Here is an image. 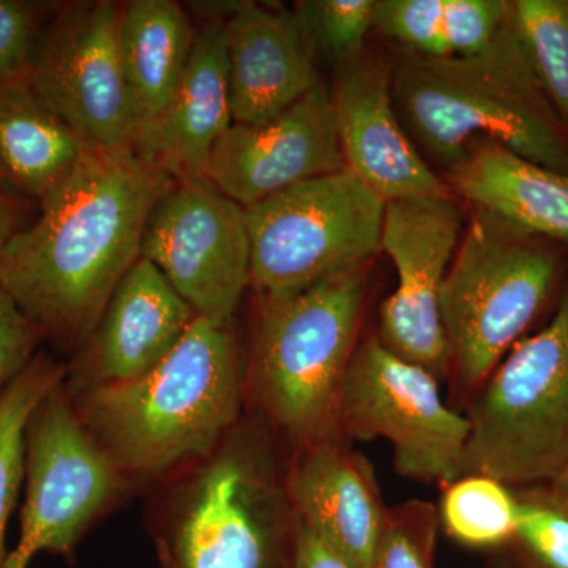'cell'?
Here are the masks:
<instances>
[{
  "label": "cell",
  "mask_w": 568,
  "mask_h": 568,
  "mask_svg": "<svg viewBox=\"0 0 568 568\" xmlns=\"http://www.w3.org/2000/svg\"><path fill=\"white\" fill-rule=\"evenodd\" d=\"M462 231V209L450 194L386 203L381 250L398 284L381 305L379 342L436 377L452 365L440 297Z\"/></svg>",
  "instance_id": "cell-13"
},
{
  "label": "cell",
  "mask_w": 568,
  "mask_h": 568,
  "mask_svg": "<svg viewBox=\"0 0 568 568\" xmlns=\"http://www.w3.org/2000/svg\"><path fill=\"white\" fill-rule=\"evenodd\" d=\"M558 261L534 239L474 213L440 297L452 364L484 386L548 301Z\"/></svg>",
  "instance_id": "cell-8"
},
{
  "label": "cell",
  "mask_w": 568,
  "mask_h": 568,
  "mask_svg": "<svg viewBox=\"0 0 568 568\" xmlns=\"http://www.w3.org/2000/svg\"><path fill=\"white\" fill-rule=\"evenodd\" d=\"M294 514L257 448L231 435L197 463L156 534L163 568H293Z\"/></svg>",
  "instance_id": "cell-5"
},
{
  "label": "cell",
  "mask_w": 568,
  "mask_h": 568,
  "mask_svg": "<svg viewBox=\"0 0 568 568\" xmlns=\"http://www.w3.org/2000/svg\"><path fill=\"white\" fill-rule=\"evenodd\" d=\"M196 33L189 11L174 0L122 3L119 55L141 125L160 114L174 95L192 59Z\"/></svg>",
  "instance_id": "cell-22"
},
{
  "label": "cell",
  "mask_w": 568,
  "mask_h": 568,
  "mask_svg": "<svg viewBox=\"0 0 568 568\" xmlns=\"http://www.w3.org/2000/svg\"><path fill=\"white\" fill-rule=\"evenodd\" d=\"M67 366L39 351L28 366L0 390V568L9 559L7 528L26 480V436L44 398L65 383Z\"/></svg>",
  "instance_id": "cell-24"
},
{
  "label": "cell",
  "mask_w": 568,
  "mask_h": 568,
  "mask_svg": "<svg viewBox=\"0 0 568 568\" xmlns=\"http://www.w3.org/2000/svg\"><path fill=\"white\" fill-rule=\"evenodd\" d=\"M450 181L476 212L514 233L568 242L567 173L477 140L450 168Z\"/></svg>",
  "instance_id": "cell-20"
},
{
  "label": "cell",
  "mask_w": 568,
  "mask_h": 568,
  "mask_svg": "<svg viewBox=\"0 0 568 568\" xmlns=\"http://www.w3.org/2000/svg\"><path fill=\"white\" fill-rule=\"evenodd\" d=\"M377 0H304L294 7L316 55L339 69L361 61L366 36L375 26Z\"/></svg>",
  "instance_id": "cell-27"
},
{
  "label": "cell",
  "mask_w": 568,
  "mask_h": 568,
  "mask_svg": "<svg viewBox=\"0 0 568 568\" xmlns=\"http://www.w3.org/2000/svg\"><path fill=\"white\" fill-rule=\"evenodd\" d=\"M439 519L467 547H497L517 537L518 496L496 478L463 476L447 485Z\"/></svg>",
  "instance_id": "cell-25"
},
{
  "label": "cell",
  "mask_w": 568,
  "mask_h": 568,
  "mask_svg": "<svg viewBox=\"0 0 568 568\" xmlns=\"http://www.w3.org/2000/svg\"><path fill=\"white\" fill-rule=\"evenodd\" d=\"M141 256L162 272L193 312L231 325L252 286V250L245 209L207 179L175 182L156 201Z\"/></svg>",
  "instance_id": "cell-12"
},
{
  "label": "cell",
  "mask_w": 568,
  "mask_h": 568,
  "mask_svg": "<svg viewBox=\"0 0 568 568\" xmlns=\"http://www.w3.org/2000/svg\"><path fill=\"white\" fill-rule=\"evenodd\" d=\"M384 213L386 201L346 168L245 209L260 306L365 267L381 250Z\"/></svg>",
  "instance_id": "cell-7"
},
{
  "label": "cell",
  "mask_w": 568,
  "mask_h": 568,
  "mask_svg": "<svg viewBox=\"0 0 568 568\" xmlns=\"http://www.w3.org/2000/svg\"><path fill=\"white\" fill-rule=\"evenodd\" d=\"M40 332L0 287V390L9 386L40 351Z\"/></svg>",
  "instance_id": "cell-31"
},
{
  "label": "cell",
  "mask_w": 568,
  "mask_h": 568,
  "mask_svg": "<svg viewBox=\"0 0 568 568\" xmlns=\"http://www.w3.org/2000/svg\"><path fill=\"white\" fill-rule=\"evenodd\" d=\"M545 95L568 130V0H514Z\"/></svg>",
  "instance_id": "cell-26"
},
{
  "label": "cell",
  "mask_w": 568,
  "mask_h": 568,
  "mask_svg": "<svg viewBox=\"0 0 568 568\" xmlns=\"http://www.w3.org/2000/svg\"><path fill=\"white\" fill-rule=\"evenodd\" d=\"M517 540L532 568H568V503L551 488L517 495Z\"/></svg>",
  "instance_id": "cell-28"
},
{
  "label": "cell",
  "mask_w": 568,
  "mask_h": 568,
  "mask_svg": "<svg viewBox=\"0 0 568 568\" xmlns=\"http://www.w3.org/2000/svg\"><path fill=\"white\" fill-rule=\"evenodd\" d=\"M392 99L410 140L450 170L470 142L489 140L568 174V130L545 95L517 17L485 50L432 59L403 51Z\"/></svg>",
  "instance_id": "cell-3"
},
{
  "label": "cell",
  "mask_w": 568,
  "mask_h": 568,
  "mask_svg": "<svg viewBox=\"0 0 568 568\" xmlns=\"http://www.w3.org/2000/svg\"><path fill=\"white\" fill-rule=\"evenodd\" d=\"M121 6H59L33 59L31 78L63 123L93 152L133 151L141 121L118 47Z\"/></svg>",
  "instance_id": "cell-11"
},
{
  "label": "cell",
  "mask_w": 568,
  "mask_h": 568,
  "mask_svg": "<svg viewBox=\"0 0 568 568\" xmlns=\"http://www.w3.org/2000/svg\"><path fill=\"white\" fill-rule=\"evenodd\" d=\"M338 428L354 439L387 440L399 476L444 485L463 477L469 418L444 403L436 376L379 339L354 351L339 395Z\"/></svg>",
  "instance_id": "cell-9"
},
{
  "label": "cell",
  "mask_w": 568,
  "mask_h": 568,
  "mask_svg": "<svg viewBox=\"0 0 568 568\" xmlns=\"http://www.w3.org/2000/svg\"><path fill=\"white\" fill-rule=\"evenodd\" d=\"M174 181L133 151L85 153L0 253V287L41 338L82 345L141 257L153 205Z\"/></svg>",
  "instance_id": "cell-1"
},
{
  "label": "cell",
  "mask_w": 568,
  "mask_h": 568,
  "mask_svg": "<svg viewBox=\"0 0 568 568\" xmlns=\"http://www.w3.org/2000/svg\"><path fill=\"white\" fill-rule=\"evenodd\" d=\"M514 17L510 0H377L373 29L432 59L480 52Z\"/></svg>",
  "instance_id": "cell-23"
},
{
  "label": "cell",
  "mask_w": 568,
  "mask_h": 568,
  "mask_svg": "<svg viewBox=\"0 0 568 568\" xmlns=\"http://www.w3.org/2000/svg\"><path fill=\"white\" fill-rule=\"evenodd\" d=\"M162 272L140 257L111 295L71 369L67 394L118 386L151 372L196 321Z\"/></svg>",
  "instance_id": "cell-15"
},
{
  "label": "cell",
  "mask_w": 568,
  "mask_h": 568,
  "mask_svg": "<svg viewBox=\"0 0 568 568\" xmlns=\"http://www.w3.org/2000/svg\"><path fill=\"white\" fill-rule=\"evenodd\" d=\"M549 488L568 503V463L562 473L549 484Z\"/></svg>",
  "instance_id": "cell-34"
},
{
  "label": "cell",
  "mask_w": 568,
  "mask_h": 568,
  "mask_svg": "<svg viewBox=\"0 0 568 568\" xmlns=\"http://www.w3.org/2000/svg\"><path fill=\"white\" fill-rule=\"evenodd\" d=\"M437 518L435 508L424 503L388 511L369 568H433Z\"/></svg>",
  "instance_id": "cell-29"
},
{
  "label": "cell",
  "mask_w": 568,
  "mask_h": 568,
  "mask_svg": "<svg viewBox=\"0 0 568 568\" xmlns=\"http://www.w3.org/2000/svg\"><path fill=\"white\" fill-rule=\"evenodd\" d=\"M233 123L224 20H211L196 33L174 95L142 123L133 152L174 182L205 179L213 149Z\"/></svg>",
  "instance_id": "cell-19"
},
{
  "label": "cell",
  "mask_w": 568,
  "mask_h": 568,
  "mask_svg": "<svg viewBox=\"0 0 568 568\" xmlns=\"http://www.w3.org/2000/svg\"><path fill=\"white\" fill-rule=\"evenodd\" d=\"M234 123L260 125L320 84L316 52L294 10L241 2L224 21Z\"/></svg>",
  "instance_id": "cell-18"
},
{
  "label": "cell",
  "mask_w": 568,
  "mask_h": 568,
  "mask_svg": "<svg viewBox=\"0 0 568 568\" xmlns=\"http://www.w3.org/2000/svg\"><path fill=\"white\" fill-rule=\"evenodd\" d=\"M339 70L332 93L346 170L386 203L450 194L399 121L390 69L362 58Z\"/></svg>",
  "instance_id": "cell-16"
},
{
  "label": "cell",
  "mask_w": 568,
  "mask_h": 568,
  "mask_svg": "<svg viewBox=\"0 0 568 568\" xmlns=\"http://www.w3.org/2000/svg\"><path fill=\"white\" fill-rule=\"evenodd\" d=\"M122 484V474L78 417L63 384L52 390L29 422L20 540L6 568H28L39 552L70 558Z\"/></svg>",
  "instance_id": "cell-10"
},
{
  "label": "cell",
  "mask_w": 568,
  "mask_h": 568,
  "mask_svg": "<svg viewBox=\"0 0 568 568\" xmlns=\"http://www.w3.org/2000/svg\"><path fill=\"white\" fill-rule=\"evenodd\" d=\"M245 368L231 325L196 317L151 372L69 395L123 477L155 478L197 465L237 425Z\"/></svg>",
  "instance_id": "cell-2"
},
{
  "label": "cell",
  "mask_w": 568,
  "mask_h": 568,
  "mask_svg": "<svg viewBox=\"0 0 568 568\" xmlns=\"http://www.w3.org/2000/svg\"><path fill=\"white\" fill-rule=\"evenodd\" d=\"M301 525L353 568H369L388 511L368 459L336 437L301 448L286 477Z\"/></svg>",
  "instance_id": "cell-17"
},
{
  "label": "cell",
  "mask_w": 568,
  "mask_h": 568,
  "mask_svg": "<svg viewBox=\"0 0 568 568\" xmlns=\"http://www.w3.org/2000/svg\"><path fill=\"white\" fill-rule=\"evenodd\" d=\"M365 295V267L261 306L253 381L265 413L298 447L336 437L338 403Z\"/></svg>",
  "instance_id": "cell-4"
},
{
  "label": "cell",
  "mask_w": 568,
  "mask_h": 568,
  "mask_svg": "<svg viewBox=\"0 0 568 568\" xmlns=\"http://www.w3.org/2000/svg\"><path fill=\"white\" fill-rule=\"evenodd\" d=\"M293 568H353L295 519Z\"/></svg>",
  "instance_id": "cell-32"
},
{
  "label": "cell",
  "mask_w": 568,
  "mask_h": 568,
  "mask_svg": "<svg viewBox=\"0 0 568 568\" xmlns=\"http://www.w3.org/2000/svg\"><path fill=\"white\" fill-rule=\"evenodd\" d=\"M55 9L48 2L0 0V82L29 77Z\"/></svg>",
  "instance_id": "cell-30"
},
{
  "label": "cell",
  "mask_w": 568,
  "mask_h": 568,
  "mask_svg": "<svg viewBox=\"0 0 568 568\" xmlns=\"http://www.w3.org/2000/svg\"><path fill=\"white\" fill-rule=\"evenodd\" d=\"M463 476L551 484L568 463V293L547 327L519 339L469 414Z\"/></svg>",
  "instance_id": "cell-6"
},
{
  "label": "cell",
  "mask_w": 568,
  "mask_h": 568,
  "mask_svg": "<svg viewBox=\"0 0 568 568\" xmlns=\"http://www.w3.org/2000/svg\"><path fill=\"white\" fill-rule=\"evenodd\" d=\"M345 168L334 93L321 81L271 121L233 123L216 142L205 179L248 209L298 183Z\"/></svg>",
  "instance_id": "cell-14"
},
{
  "label": "cell",
  "mask_w": 568,
  "mask_h": 568,
  "mask_svg": "<svg viewBox=\"0 0 568 568\" xmlns=\"http://www.w3.org/2000/svg\"><path fill=\"white\" fill-rule=\"evenodd\" d=\"M37 205L0 193V253L14 235L20 234L37 219Z\"/></svg>",
  "instance_id": "cell-33"
},
{
  "label": "cell",
  "mask_w": 568,
  "mask_h": 568,
  "mask_svg": "<svg viewBox=\"0 0 568 568\" xmlns=\"http://www.w3.org/2000/svg\"><path fill=\"white\" fill-rule=\"evenodd\" d=\"M88 152L31 78L0 82V193L39 207Z\"/></svg>",
  "instance_id": "cell-21"
}]
</instances>
